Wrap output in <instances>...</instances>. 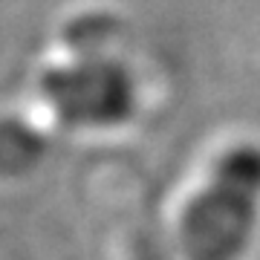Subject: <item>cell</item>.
I'll use <instances>...</instances> for the list:
<instances>
[{"instance_id": "6da1fadb", "label": "cell", "mask_w": 260, "mask_h": 260, "mask_svg": "<svg viewBox=\"0 0 260 260\" xmlns=\"http://www.w3.org/2000/svg\"><path fill=\"white\" fill-rule=\"evenodd\" d=\"M260 229V145L240 142L211 162L185 200L177 237L185 260H243Z\"/></svg>"}, {"instance_id": "7a4b0ae2", "label": "cell", "mask_w": 260, "mask_h": 260, "mask_svg": "<svg viewBox=\"0 0 260 260\" xmlns=\"http://www.w3.org/2000/svg\"><path fill=\"white\" fill-rule=\"evenodd\" d=\"M38 93L52 119L70 130H116L139 110L136 75L107 52H78L47 67Z\"/></svg>"}, {"instance_id": "3957f363", "label": "cell", "mask_w": 260, "mask_h": 260, "mask_svg": "<svg viewBox=\"0 0 260 260\" xmlns=\"http://www.w3.org/2000/svg\"><path fill=\"white\" fill-rule=\"evenodd\" d=\"M49 139L23 116H0V179H23L41 168Z\"/></svg>"}]
</instances>
